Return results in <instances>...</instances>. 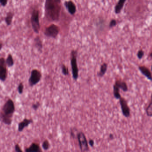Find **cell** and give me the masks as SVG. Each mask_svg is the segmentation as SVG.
I'll return each instance as SVG.
<instances>
[{
  "label": "cell",
  "mask_w": 152,
  "mask_h": 152,
  "mask_svg": "<svg viewBox=\"0 0 152 152\" xmlns=\"http://www.w3.org/2000/svg\"><path fill=\"white\" fill-rule=\"evenodd\" d=\"M61 2L57 0H46L45 4V15L50 21L59 19L61 11Z\"/></svg>",
  "instance_id": "6da1fadb"
},
{
  "label": "cell",
  "mask_w": 152,
  "mask_h": 152,
  "mask_svg": "<svg viewBox=\"0 0 152 152\" xmlns=\"http://www.w3.org/2000/svg\"><path fill=\"white\" fill-rule=\"evenodd\" d=\"M15 112V105L11 99H8L3 105L1 112V119L5 125H10Z\"/></svg>",
  "instance_id": "7a4b0ae2"
},
{
  "label": "cell",
  "mask_w": 152,
  "mask_h": 152,
  "mask_svg": "<svg viewBox=\"0 0 152 152\" xmlns=\"http://www.w3.org/2000/svg\"><path fill=\"white\" fill-rule=\"evenodd\" d=\"M78 53L76 50H73L70 54V65L72 70L73 79L76 81L79 78V69L78 66L77 56Z\"/></svg>",
  "instance_id": "3957f363"
},
{
  "label": "cell",
  "mask_w": 152,
  "mask_h": 152,
  "mask_svg": "<svg viewBox=\"0 0 152 152\" xmlns=\"http://www.w3.org/2000/svg\"><path fill=\"white\" fill-rule=\"evenodd\" d=\"M76 138L79 143V146L81 152L89 151L88 141L86 136L83 132H79L77 133Z\"/></svg>",
  "instance_id": "277c9868"
},
{
  "label": "cell",
  "mask_w": 152,
  "mask_h": 152,
  "mask_svg": "<svg viewBox=\"0 0 152 152\" xmlns=\"http://www.w3.org/2000/svg\"><path fill=\"white\" fill-rule=\"evenodd\" d=\"M42 77V73L37 69L32 70L31 76L28 80L29 86L33 87L40 82Z\"/></svg>",
  "instance_id": "5b68a950"
},
{
  "label": "cell",
  "mask_w": 152,
  "mask_h": 152,
  "mask_svg": "<svg viewBox=\"0 0 152 152\" xmlns=\"http://www.w3.org/2000/svg\"><path fill=\"white\" fill-rule=\"evenodd\" d=\"M31 23L34 31L38 34L40 31V25L39 19V11L36 9H34L32 13Z\"/></svg>",
  "instance_id": "8992f818"
},
{
  "label": "cell",
  "mask_w": 152,
  "mask_h": 152,
  "mask_svg": "<svg viewBox=\"0 0 152 152\" xmlns=\"http://www.w3.org/2000/svg\"><path fill=\"white\" fill-rule=\"evenodd\" d=\"M59 27L55 24H51L46 28L44 31V34L47 37L55 38L57 37L59 32Z\"/></svg>",
  "instance_id": "52a82bcc"
},
{
  "label": "cell",
  "mask_w": 152,
  "mask_h": 152,
  "mask_svg": "<svg viewBox=\"0 0 152 152\" xmlns=\"http://www.w3.org/2000/svg\"><path fill=\"white\" fill-rule=\"evenodd\" d=\"M5 60L3 57L0 59V80L5 82L8 77V69Z\"/></svg>",
  "instance_id": "ba28073f"
},
{
  "label": "cell",
  "mask_w": 152,
  "mask_h": 152,
  "mask_svg": "<svg viewBox=\"0 0 152 152\" xmlns=\"http://www.w3.org/2000/svg\"><path fill=\"white\" fill-rule=\"evenodd\" d=\"M119 103L123 115L125 117H129L131 115V110L126 99L123 97H121L119 100Z\"/></svg>",
  "instance_id": "9c48e42d"
},
{
  "label": "cell",
  "mask_w": 152,
  "mask_h": 152,
  "mask_svg": "<svg viewBox=\"0 0 152 152\" xmlns=\"http://www.w3.org/2000/svg\"><path fill=\"white\" fill-rule=\"evenodd\" d=\"M33 119H27L25 118L23 121L19 123L18 124V129L17 130L19 132H23L24 129L29 126L31 124L33 123Z\"/></svg>",
  "instance_id": "30bf717a"
},
{
  "label": "cell",
  "mask_w": 152,
  "mask_h": 152,
  "mask_svg": "<svg viewBox=\"0 0 152 152\" xmlns=\"http://www.w3.org/2000/svg\"><path fill=\"white\" fill-rule=\"evenodd\" d=\"M138 69L142 75L146 77L148 80L152 82V73L149 69L145 66L140 65L138 66Z\"/></svg>",
  "instance_id": "8fae6325"
},
{
  "label": "cell",
  "mask_w": 152,
  "mask_h": 152,
  "mask_svg": "<svg viewBox=\"0 0 152 152\" xmlns=\"http://www.w3.org/2000/svg\"><path fill=\"white\" fill-rule=\"evenodd\" d=\"M64 5L70 15H75L76 11V7L75 3L71 0H70L69 1H66L64 3Z\"/></svg>",
  "instance_id": "7c38bea8"
},
{
  "label": "cell",
  "mask_w": 152,
  "mask_h": 152,
  "mask_svg": "<svg viewBox=\"0 0 152 152\" xmlns=\"http://www.w3.org/2000/svg\"><path fill=\"white\" fill-rule=\"evenodd\" d=\"M114 85L117 87L119 89H121L123 92H128L129 90V88L127 83L125 81L122 80L121 79H116Z\"/></svg>",
  "instance_id": "4fadbf2b"
},
{
  "label": "cell",
  "mask_w": 152,
  "mask_h": 152,
  "mask_svg": "<svg viewBox=\"0 0 152 152\" xmlns=\"http://www.w3.org/2000/svg\"><path fill=\"white\" fill-rule=\"evenodd\" d=\"M25 151L26 152H42V150L38 143L33 142L29 147L25 148Z\"/></svg>",
  "instance_id": "5bb4252c"
},
{
  "label": "cell",
  "mask_w": 152,
  "mask_h": 152,
  "mask_svg": "<svg viewBox=\"0 0 152 152\" xmlns=\"http://www.w3.org/2000/svg\"><path fill=\"white\" fill-rule=\"evenodd\" d=\"M127 0H119L114 8L115 13L118 15L121 13Z\"/></svg>",
  "instance_id": "9a60e30c"
},
{
  "label": "cell",
  "mask_w": 152,
  "mask_h": 152,
  "mask_svg": "<svg viewBox=\"0 0 152 152\" xmlns=\"http://www.w3.org/2000/svg\"><path fill=\"white\" fill-rule=\"evenodd\" d=\"M108 68V64L106 62H104L100 66V71L97 73V76L99 77L102 78L106 73L107 71Z\"/></svg>",
  "instance_id": "2e32d148"
},
{
  "label": "cell",
  "mask_w": 152,
  "mask_h": 152,
  "mask_svg": "<svg viewBox=\"0 0 152 152\" xmlns=\"http://www.w3.org/2000/svg\"><path fill=\"white\" fill-rule=\"evenodd\" d=\"M5 62H6L7 66L8 68H11L15 64V62L13 58L12 55L11 54H8L7 57L5 60Z\"/></svg>",
  "instance_id": "e0dca14e"
},
{
  "label": "cell",
  "mask_w": 152,
  "mask_h": 152,
  "mask_svg": "<svg viewBox=\"0 0 152 152\" xmlns=\"http://www.w3.org/2000/svg\"><path fill=\"white\" fill-rule=\"evenodd\" d=\"M119 90L120 89L117 87H116L115 85H114V86H113V94H114V97L117 100H119L120 98L121 97V94H120V92H119Z\"/></svg>",
  "instance_id": "ac0fdd59"
},
{
  "label": "cell",
  "mask_w": 152,
  "mask_h": 152,
  "mask_svg": "<svg viewBox=\"0 0 152 152\" xmlns=\"http://www.w3.org/2000/svg\"><path fill=\"white\" fill-rule=\"evenodd\" d=\"M13 15V13L11 12H9L7 14L5 18V22L8 26H10V25L11 24Z\"/></svg>",
  "instance_id": "d6986e66"
},
{
  "label": "cell",
  "mask_w": 152,
  "mask_h": 152,
  "mask_svg": "<svg viewBox=\"0 0 152 152\" xmlns=\"http://www.w3.org/2000/svg\"><path fill=\"white\" fill-rule=\"evenodd\" d=\"M35 44L36 46V48L38 49V51H42V42L40 39V38L39 37H37L35 39Z\"/></svg>",
  "instance_id": "ffe728a7"
},
{
  "label": "cell",
  "mask_w": 152,
  "mask_h": 152,
  "mask_svg": "<svg viewBox=\"0 0 152 152\" xmlns=\"http://www.w3.org/2000/svg\"><path fill=\"white\" fill-rule=\"evenodd\" d=\"M145 112L147 116L149 117H152V100H151L146 108Z\"/></svg>",
  "instance_id": "44dd1931"
},
{
  "label": "cell",
  "mask_w": 152,
  "mask_h": 152,
  "mask_svg": "<svg viewBox=\"0 0 152 152\" xmlns=\"http://www.w3.org/2000/svg\"><path fill=\"white\" fill-rule=\"evenodd\" d=\"M50 147V143L47 139L44 140L42 144V148L45 151L48 150Z\"/></svg>",
  "instance_id": "7402d4cb"
},
{
  "label": "cell",
  "mask_w": 152,
  "mask_h": 152,
  "mask_svg": "<svg viewBox=\"0 0 152 152\" xmlns=\"http://www.w3.org/2000/svg\"><path fill=\"white\" fill-rule=\"evenodd\" d=\"M61 72L64 76H67L69 75V70L68 68L64 64L62 65Z\"/></svg>",
  "instance_id": "603a6c76"
},
{
  "label": "cell",
  "mask_w": 152,
  "mask_h": 152,
  "mask_svg": "<svg viewBox=\"0 0 152 152\" xmlns=\"http://www.w3.org/2000/svg\"><path fill=\"white\" fill-rule=\"evenodd\" d=\"M24 88V86L23 84V82H21L19 84L17 88V92L19 94H20V95L23 94V92Z\"/></svg>",
  "instance_id": "cb8c5ba5"
},
{
  "label": "cell",
  "mask_w": 152,
  "mask_h": 152,
  "mask_svg": "<svg viewBox=\"0 0 152 152\" xmlns=\"http://www.w3.org/2000/svg\"><path fill=\"white\" fill-rule=\"evenodd\" d=\"M117 24V22L116 20L115 19H112L110 21V22L109 23V28H112L114 27H116V25Z\"/></svg>",
  "instance_id": "d4e9b609"
},
{
  "label": "cell",
  "mask_w": 152,
  "mask_h": 152,
  "mask_svg": "<svg viewBox=\"0 0 152 152\" xmlns=\"http://www.w3.org/2000/svg\"><path fill=\"white\" fill-rule=\"evenodd\" d=\"M144 54H145V52L144 50L142 49H141V50H139L137 53V57L138 59H141L144 57Z\"/></svg>",
  "instance_id": "484cf974"
},
{
  "label": "cell",
  "mask_w": 152,
  "mask_h": 152,
  "mask_svg": "<svg viewBox=\"0 0 152 152\" xmlns=\"http://www.w3.org/2000/svg\"><path fill=\"white\" fill-rule=\"evenodd\" d=\"M40 102H37L36 103L32 105V108L34 109V110H37L38 109L39 107L40 106Z\"/></svg>",
  "instance_id": "4316f807"
},
{
  "label": "cell",
  "mask_w": 152,
  "mask_h": 152,
  "mask_svg": "<svg viewBox=\"0 0 152 152\" xmlns=\"http://www.w3.org/2000/svg\"><path fill=\"white\" fill-rule=\"evenodd\" d=\"M15 151L17 152H23V150L21 149L20 146L19 144H16L15 145Z\"/></svg>",
  "instance_id": "83f0119b"
},
{
  "label": "cell",
  "mask_w": 152,
  "mask_h": 152,
  "mask_svg": "<svg viewBox=\"0 0 152 152\" xmlns=\"http://www.w3.org/2000/svg\"><path fill=\"white\" fill-rule=\"evenodd\" d=\"M88 144L91 147H93L95 145V141L93 139H90L88 141Z\"/></svg>",
  "instance_id": "f1b7e54d"
},
{
  "label": "cell",
  "mask_w": 152,
  "mask_h": 152,
  "mask_svg": "<svg viewBox=\"0 0 152 152\" xmlns=\"http://www.w3.org/2000/svg\"><path fill=\"white\" fill-rule=\"evenodd\" d=\"M8 0H0L1 4L2 6H5L7 4Z\"/></svg>",
  "instance_id": "f546056e"
},
{
  "label": "cell",
  "mask_w": 152,
  "mask_h": 152,
  "mask_svg": "<svg viewBox=\"0 0 152 152\" xmlns=\"http://www.w3.org/2000/svg\"><path fill=\"white\" fill-rule=\"evenodd\" d=\"M109 138L110 140H112L114 138V136L113 134H110L109 135Z\"/></svg>",
  "instance_id": "4dcf8cb0"
},
{
  "label": "cell",
  "mask_w": 152,
  "mask_h": 152,
  "mask_svg": "<svg viewBox=\"0 0 152 152\" xmlns=\"http://www.w3.org/2000/svg\"><path fill=\"white\" fill-rule=\"evenodd\" d=\"M149 57L152 59V50L151 52H150V54H149Z\"/></svg>",
  "instance_id": "1f68e13d"
},
{
  "label": "cell",
  "mask_w": 152,
  "mask_h": 152,
  "mask_svg": "<svg viewBox=\"0 0 152 152\" xmlns=\"http://www.w3.org/2000/svg\"><path fill=\"white\" fill-rule=\"evenodd\" d=\"M151 100H152V94H151Z\"/></svg>",
  "instance_id": "d6a6232c"
},
{
  "label": "cell",
  "mask_w": 152,
  "mask_h": 152,
  "mask_svg": "<svg viewBox=\"0 0 152 152\" xmlns=\"http://www.w3.org/2000/svg\"><path fill=\"white\" fill-rule=\"evenodd\" d=\"M58 1H59V2H61V0H57Z\"/></svg>",
  "instance_id": "836d02e7"
},
{
  "label": "cell",
  "mask_w": 152,
  "mask_h": 152,
  "mask_svg": "<svg viewBox=\"0 0 152 152\" xmlns=\"http://www.w3.org/2000/svg\"><path fill=\"white\" fill-rule=\"evenodd\" d=\"M151 71H152V65H151Z\"/></svg>",
  "instance_id": "e575fe53"
}]
</instances>
